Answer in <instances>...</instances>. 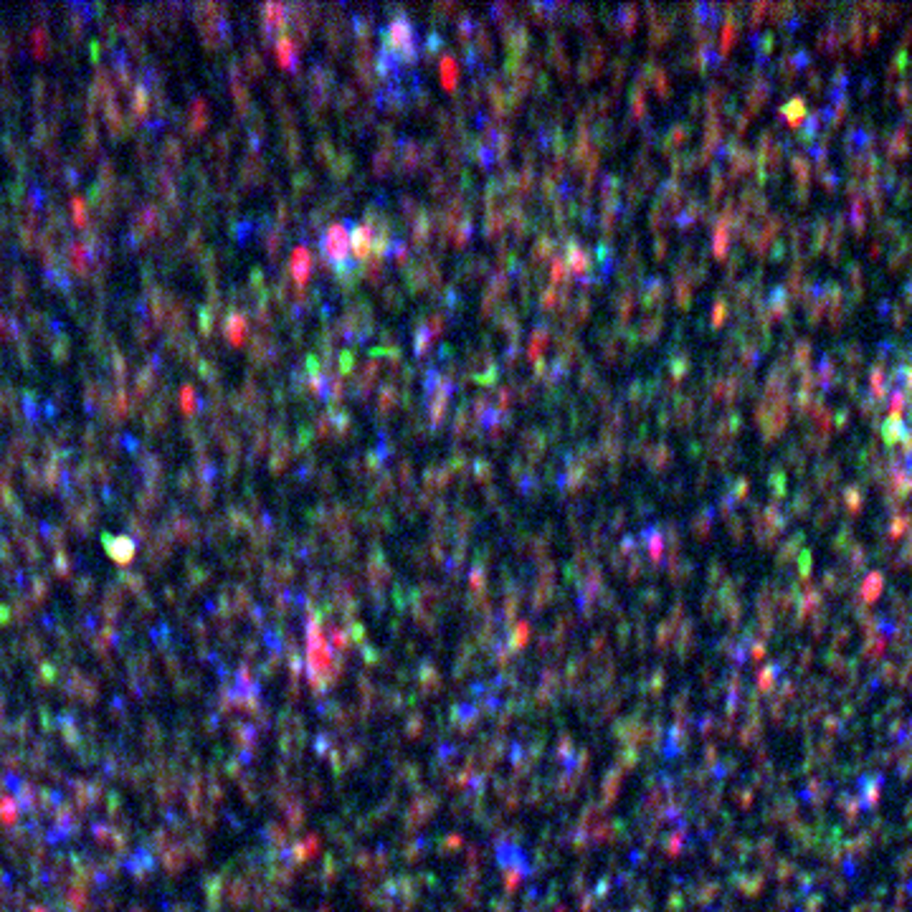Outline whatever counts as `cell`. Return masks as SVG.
Wrapping results in <instances>:
<instances>
[{"label":"cell","mask_w":912,"mask_h":912,"mask_svg":"<svg viewBox=\"0 0 912 912\" xmlns=\"http://www.w3.org/2000/svg\"><path fill=\"white\" fill-rule=\"evenodd\" d=\"M343 233H345L343 228H332L330 236H327V239L332 241V244H327V251H330L332 256H340V253H343V249L348 246V244H343Z\"/></svg>","instance_id":"cell-1"}]
</instances>
